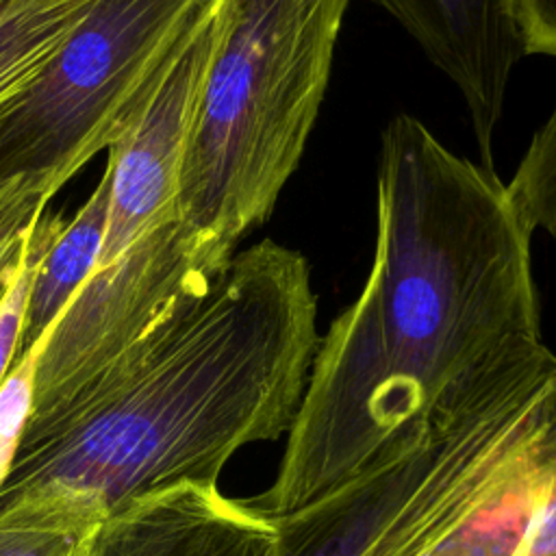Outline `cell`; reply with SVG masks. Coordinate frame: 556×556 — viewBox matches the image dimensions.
Returning <instances> with one entry per match:
<instances>
[{
    "label": "cell",
    "mask_w": 556,
    "mask_h": 556,
    "mask_svg": "<svg viewBox=\"0 0 556 556\" xmlns=\"http://www.w3.org/2000/svg\"><path fill=\"white\" fill-rule=\"evenodd\" d=\"M530 239L491 167L395 115L367 280L319 337L274 482L245 502L265 517L302 508L556 361Z\"/></svg>",
    "instance_id": "obj_1"
},
{
    "label": "cell",
    "mask_w": 556,
    "mask_h": 556,
    "mask_svg": "<svg viewBox=\"0 0 556 556\" xmlns=\"http://www.w3.org/2000/svg\"><path fill=\"white\" fill-rule=\"evenodd\" d=\"M315 319L304 254L271 239L235 252L67 400L28 417L0 513L35 506L91 528L146 493L217 484L235 452L289 432Z\"/></svg>",
    "instance_id": "obj_2"
},
{
    "label": "cell",
    "mask_w": 556,
    "mask_h": 556,
    "mask_svg": "<svg viewBox=\"0 0 556 556\" xmlns=\"http://www.w3.org/2000/svg\"><path fill=\"white\" fill-rule=\"evenodd\" d=\"M350 0H222L176 208L226 265L304 154Z\"/></svg>",
    "instance_id": "obj_3"
},
{
    "label": "cell",
    "mask_w": 556,
    "mask_h": 556,
    "mask_svg": "<svg viewBox=\"0 0 556 556\" xmlns=\"http://www.w3.org/2000/svg\"><path fill=\"white\" fill-rule=\"evenodd\" d=\"M556 493V361L467 413L365 556H521Z\"/></svg>",
    "instance_id": "obj_4"
},
{
    "label": "cell",
    "mask_w": 556,
    "mask_h": 556,
    "mask_svg": "<svg viewBox=\"0 0 556 556\" xmlns=\"http://www.w3.org/2000/svg\"><path fill=\"white\" fill-rule=\"evenodd\" d=\"M204 0H96L48 65L0 104V185L54 195L137 119Z\"/></svg>",
    "instance_id": "obj_5"
},
{
    "label": "cell",
    "mask_w": 556,
    "mask_h": 556,
    "mask_svg": "<svg viewBox=\"0 0 556 556\" xmlns=\"http://www.w3.org/2000/svg\"><path fill=\"white\" fill-rule=\"evenodd\" d=\"M222 267L178 213L96 267L41 337L28 417L67 400L146 334L187 287Z\"/></svg>",
    "instance_id": "obj_6"
},
{
    "label": "cell",
    "mask_w": 556,
    "mask_h": 556,
    "mask_svg": "<svg viewBox=\"0 0 556 556\" xmlns=\"http://www.w3.org/2000/svg\"><path fill=\"white\" fill-rule=\"evenodd\" d=\"M222 26V0H204L180 35L132 126L109 148L111 202L96 267L178 213L180 169L204 74Z\"/></svg>",
    "instance_id": "obj_7"
},
{
    "label": "cell",
    "mask_w": 556,
    "mask_h": 556,
    "mask_svg": "<svg viewBox=\"0 0 556 556\" xmlns=\"http://www.w3.org/2000/svg\"><path fill=\"white\" fill-rule=\"evenodd\" d=\"M393 15L460 91L482 165L493 169V135L508 80L528 56L519 0H369Z\"/></svg>",
    "instance_id": "obj_8"
},
{
    "label": "cell",
    "mask_w": 556,
    "mask_h": 556,
    "mask_svg": "<svg viewBox=\"0 0 556 556\" xmlns=\"http://www.w3.org/2000/svg\"><path fill=\"white\" fill-rule=\"evenodd\" d=\"M274 519L217 484L146 493L93 523L70 556H271Z\"/></svg>",
    "instance_id": "obj_9"
},
{
    "label": "cell",
    "mask_w": 556,
    "mask_h": 556,
    "mask_svg": "<svg viewBox=\"0 0 556 556\" xmlns=\"http://www.w3.org/2000/svg\"><path fill=\"white\" fill-rule=\"evenodd\" d=\"M465 415L447 426H432L424 439L337 491L269 517L276 523L271 556H365Z\"/></svg>",
    "instance_id": "obj_10"
},
{
    "label": "cell",
    "mask_w": 556,
    "mask_h": 556,
    "mask_svg": "<svg viewBox=\"0 0 556 556\" xmlns=\"http://www.w3.org/2000/svg\"><path fill=\"white\" fill-rule=\"evenodd\" d=\"M109 202L111 169L106 165L96 189L70 224L37 222V256L28 282L15 361L39 343L80 285L96 269L104 243Z\"/></svg>",
    "instance_id": "obj_11"
},
{
    "label": "cell",
    "mask_w": 556,
    "mask_h": 556,
    "mask_svg": "<svg viewBox=\"0 0 556 556\" xmlns=\"http://www.w3.org/2000/svg\"><path fill=\"white\" fill-rule=\"evenodd\" d=\"M96 0H0V104L54 56Z\"/></svg>",
    "instance_id": "obj_12"
},
{
    "label": "cell",
    "mask_w": 556,
    "mask_h": 556,
    "mask_svg": "<svg viewBox=\"0 0 556 556\" xmlns=\"http://www.w3.org/2000/svg\"><path fill=\"white\" fill-rule=\"evenodd\" d=\"M506 187L530 232L545 230L556 241V102Z\"/></svg>",
    "instance_id": "obj_13"
},
{
    "label": "cell",
    "mask_w": 556,
    "mask_h": 556,
    "mask_svg": "<svg viewBox=\"0 0 556 556\" xmlns=\"http://www.w3.org/2000/svg\"><path fill=\"white\" fill-rule=\"evenodd\" d=\"M89 528L48 508L0 513V556H70Z\"/></svg>",
    "instance_id": "obj_14"
},
{
    "label": "cell",
    "mask_w": 556,
    "mask_h": 556,
    "mask_svg": "<svg viewBox=\"0 0 556 556\" xmlns=\"http://www.w3.org/2000/svg\"><path fill=\"white\" fill-rule=\"evenodd\" d=\"M50 198L43 185L28 176L0 185V276L22 261Z\"/></svg>",
    "instance_id": "obj_15"
},
{
    "label": "cell",
    "mask_w": 556,
    "mask_h": 556,
    "mask_svg": "<svg viewBox=\"0 0 556 556\" xmlns=\"http://www.w3.org/2000/svg\"><path fill=\"white\" fill-rule=\"evenodd\" d=\"M41 350V339L24 356H20L7 378L0 384V486L4 484L22 432L26 428L30 408H33V389H35V367Z\"/></svg>",
    "instance_id": "obj_16"
},
{
    "label": "cell",
    "mask_w": 556,
    "mask_h": 556,
    "mask_svg": "<svg viewBox=\"0 0 556 556\" xmlns=\"http://www.w3.org/2000/svg\"><path fill=\"white\" fill-rule=\"evenodd\" d=\"M35 256H37V237L33 228L30 241L20 263V271L0 302V384L11 371L17 356V345H20V334L24 324V308H26V293H28Z\"/></svg>",
    "instance_id": "obj_17"
},
{
    "label": "cell",
    "mask_w": 556,
    "mask_h": 556,
    "mask_svg": "<svg viewBox=\"0 0 556 556\" xmlns=\"http://www.w3.org/2000/svg\"><path fill=\"white\" fill-rule=\"evenodd\" d=\"M528 54L556 56V0H519Z\"/></svg>",
    "instance_id": "obj_18"
},
{
    "label": "cell",
    "mask_w": 556,
    "mask_h": 556,
    "mask_svg": "<svg viewBox=\"0 0 556 556\" xmlns=\"http://www.w3.org/2000/svg\"><path fill=\"white\" fill-rule=\"evenodd\" d=\"M26 252V250H24ZM22 263V261H20ZM20 263L13 267V269H9L7 274H2L0 276V302H2V298H4V293L9 291V287H11V282L15 280V276H17V271H20Z\"/></svg>",
    "instance_id": "obj_19"
}]
</instances>
